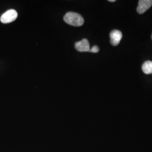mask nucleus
<instances>
[{
  "label": "nucleus",
  "instance_id": "1",
  "mask_svg": "<svg viewBox=\"0 0 152 152\" xmlns=\"http://www.w3.org/2000/svg\"><path fill=\"white\" fill-rule=\"evenodd\" d=\"M64 22L75 27L81 26L84 23V19L78 13L75 12H68L64 16Z\"/></svg>",
  "mask_w": 152,
  "mask_h": 152
},
{
  "label": "nucleus",
  "instance_id": "2",
  "mask_svg": "<svg viewBox=\"0 0 152 152\" xmlns=\"http://www.w3.org/2000/svg\"><path fill=\"white\" fill-rule=\"evenodd\" d=\"M18 17V13L15 10L10 9L6 11L1 16V22L4 24H7L15 20Z\"/></svg>",
  "mask_w": 152,
  "mask_h": 152
},
{
  "label": "nucleus",
  "instance_id": "3",
  "mask_svg": "<svg viewBox=\"0 0 152 152\" xmlns=\"http://www.w3.org/2000/svg\"><path fill=\"white\" fill-rule=\"evenodd\" d=\"M75 48L80 52H90L91 49L88 41L86 38H83L81 41L77 42L75 44Z\"/></svg>",
  "mask_w": 152,
  "mask_h": 152
},
{
  "label": "nucleus",
  "instance_id": "4",
  "mask_svg": "<svg viewBox=\"0 0 152 152\" xmlns=\"http://www.w3.org/2000/svg\"><path fill=\"white\" fill-rule=\"evenodd\" d=\"M152 5V0H140L139 1L137 12L142 14L148 10Z\"/></svg>",
  "mask_w": 152,
  "mask_h": 152
},
{
  "label": "nucleus",
  "instance_id": "5",
  "mask_svg": "<svg viewBox=\"0 0 152 152\" xmlns=\"http://www.w3.org/2000/svg\"><path fill=\"white\" fill-rule=\"evenodd\" d=\"M110 44L113 46H117L122 38V32L118 30L114 29L110 33Z\"/></svg>",
  "mask_w": 152,
  "mask_h": 152
},
{
  "label": "nucleus",
  "instance_id": "6",
  "mask_svg": "<svg viewBox=\"0 0 152 152\" xmlns=\"http://www.w3.org/2000/svg\"><path fill=\"white\" fill-rule=\"evenodd\" d=\"M142 70L147 75L152 74V61H147L142 66Z\"/></svg>",
  "mask_w": 152,
  "mask_h": 152
},
{
  "label": "nucleus",
  "instance_id": "7",
  "mask_svg": "<svg viewBox=\"0 0 152 152\" xmlns=\"http://www.w3.org/2000/svg\"><path fill=\"white\" fill-rule=\"evenodd\" d=\"M99 51V48L97 46H94L92 48L90 49V52L94 53H97Z\"/></svg>",
  "mask_w": 152,
  "mask_h": 152
},
{
  "label": "nucleus",
  "instance_id": "8",
  "mask_svg": "<svg viewBox=\"0 0 152 152\" xmlns=\"http://www.w3.org/2000/svg\"><path fill=\"white\" fill-rule=\"evenodd\" d=\"M109 2H115V0H109Z\"/></svg>",
  "mask_w": 152,
  "mask_h": 152
},
{
  "label": "nucleus",
  "instance_id": "9",
  "mask_svg": "<svg viewBox=\"0 0 152 152\" xmlns=\"http://www.w3.org/2000/svg\"></svg>",
  "mask_w": 152,
  "mask_h": 152
}]
</instances>
